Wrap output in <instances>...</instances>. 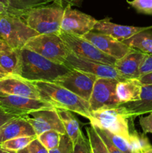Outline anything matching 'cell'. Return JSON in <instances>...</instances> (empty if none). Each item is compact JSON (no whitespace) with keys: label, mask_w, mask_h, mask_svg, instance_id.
Masks as SVG:
<instances>
[{"label":"cell","mask_w":152,"mask_h":153,"mask_svg":"<svg viewBox=\"0 0 152 153\" xmlns=\"http://www.w3.org/2000/svg\"><path fill=\"white\" fill-rule=\"evenodd\" d=\"M18 52L19 64L16 75L30 82H55L70 70L64 64L53 62L25 47Z\"/></svg>","instance_id":"cell-1"},{"label":"cell","mask_w":152,"mask_h":153,"mask_svg":"<svg viewBox=\"0 0 152 153\" xmlns=\"http://www.w3.org/2000/svg\"><path fill=\"white\" fill-rule=\"evenodd\" d=\"M40 99L49 102L56 108L66 109L86 119L91 118L89 102L55 82H35Z\"/></svg>","instance_id":"cell-2"},{"label":"cell","mask_w":152,"mask_h":153,"mask_svg":"<svg viewBox=\"0 0 152 153\" xmlns=\"http://www.w3.org/2000/svg\"><path fill=\"white\" fill-rule=\"evenodd\" d=\"M63 13V7L53 3L31 9L21 17L39 34H59Z\"/></svg>","instance_id":"cell-3"},{"label":"cell","mask_w":152,"mask_h":153,"mask_svg":"<svg viewBox=\"0 0 152 153\" xmlns=\"http://www.w3.org/2000/svg\"><path fill=\"white\" fill-rule=\"evenodd\" d=\"M37 34L20 16L11 13L0 15V39L11 49H22L29 39Z\"/></svg>","instance_id":"cell-4"},{"label":"cell","mask_w":152,"mask_h":153,"mask_svg":"<svg viewBox=\"0 0 152 153\" xmlns=\"http://www.w3.org/2000/svg\"><path fill=\"white\" fill-rule=\"evenodd\" d=\"M90 125L107 130L128 140L130 134L129 118L122 106L105 108L91 112Z\"/></svg>","instance_id":"cell-5"},{"label":"cell","mask_w":152,"mask_h":153,"mask_svg":"<svg viewBox=\"0 0 152 153\" xmlns=\"http://www.w3.org/2000/svg\"><path fill=\"white\" fill-rule=\"evenodd\" d=\"M24 47L61 64H63L69 52L58 34H37L29 39Z\"/></svg>","instance_id":"cell-6"},{"label":"cell","mask_w":152,"mask_h":153,"mask_svg":"<svg viewBox=\"0 0 152 153\" xmlns=\"http://www.w3.org/2000/svg\"><path fill=\"white\" fill-rule=\"evenodd\" d=\"M58 34L63 40L69 52L76 56L114 67L116 59L100 51L83 37L72 35L61 31Z\"/></svg>","instance_id":"cell-7"},{"label":"cell","mask_w":152,"mask_h":153,"mask_svg":"<svg viewBox=\"0 0 152 153\" xmlns=\"http://www.w3.org/2000/svg\"><path fill=\"white\" fill-rule=\"evenodd\" d=\"M119 80L109 78H98L94 84L89 100L90 111L105 108L116 107L121 104L116 95Z\"/></svg>","instance_id":"cell-8"},{"label":"cell","mask_w":152,"mask_h":153,"mask_svg":"<svg viewBox=\"0 0 152 153\" xmlns=\"http://www.w3.org/2000/svg\"><path fill=\"white\" fill-rule=\"evenodd\" d=\"M0 108L9 114L23 117L34 111L54 107L49 102L43 100L0 93Z\"/></svg>","instance_id":"cell-9"},{"label":"cell","mask_w":152,"mask_h":153,"mask_svg":"<svg viewBox=\"0 0 152 153\" xmlns=\"http://www.w3.org/2000/svg\"><path fill=\"white\" fill-rule=\"evenodd\" d=\"M98 78L89 73L70 69L55 82L89 102L94 84Z\"/></svg>","instance_id":"cell-10"},{"label":"cell","mask_w":152,"mask_h":153,"mask_svg":"<svg viewBox=\"0 0 152 153\" xmlns=\"http://www.w3.org/2000/svg\"><path fill=\"white\" fill-rule=\"evenodd\" d=\"M97 20L90 15L72 9V7L64 8L61 31L72 35L83 37L92 31Z\"/></svg>","instance_id":"cell-11"},{"label":"cell","mask_w":152,"mask_h":153,"mask_svg":"<svg viewBox=\"0 0 152 153\" xmlns=\"http://www.w3.org/2000/svg\"><path fill=\"white\" fill-rule=\"evenodd\" d=\"M63 64L69 69L89 73L98 78H109L119 81L124 80L113 66L83 59L71 52H69Z\"/></svg>","instance_id":"cell-12"},{"label":"cell","mask_w":152,"mask_h":153,"mask_svg":"<svg viewBox=\"0 0 152 153\" xmlns=\"http://www.w3.org/2000/svg\"><path fill=\"white\" fill-rule=\"evenodd\" d=\"M23 117L33 127L37 136L49 130H55L61 134H66V130L55 108L34 111Z\"/></svg>","instance_id":"cell-13"},{"label":"cell","mask_w":152,"mask_h":153,"mask_svg":"<svg viewBox=\"0 0 152 153\" xmlns=\"http://www.w3.org/2000/svg\"><path fill=\"white\" fill-rule=\"evenodd\" d=\"M83 37L100 51L116 60L122 58L132 50V48L127 46L123 42L101 33L91 31Z\"/></svg>","instance_id":"cell-14"},{"label":"cell","mask_w":152,"mask_h":153,"mask_svg":"<svg viewBox=\"0 0 152 153\" xmlns=\"http://www.w3.org/2000/svg\"><path fill=\"white\" fill-rule=\"evenodd\" d=\"M0 93L41 100L34 82L18 75H8L0 79Z\"/></svg>","instance_id":"cell-15"},{"label":"cell","mask_w":152,"mask_h":153,"mask_svg":"<svg viewBox=\"0 0 152 153\" xmlns=\"http://www.w3.org/2000/svg\"><path fill=\"white\" fill-rule=\"evenodd\" d=\"M147 28L119 25L112 22L110 17H106L101 20H97L92 31L107 34L122 42Z\"/></svg>","instance_id":"cell-16"},{"label":"cell","mask_w":152,"mask_h":153,"mask_svg":"<svg viewBox=\"0 0 152 153\" xmlns=\"http://www.w3.org/2000/svg\"><path fill=\"white\" fill-rule=\"evenodd\" d=\"M147 54L132 49L131 52L116 60L114 67L123 79H139L140 77L139 68Z\"/></svg>","instance_id":"cell-17"},{"label":"cell","mask_w":152,"mask_h":153,"mask_svg":"<svg viewBox=\"0 0 152 153\" xmlns=\"http://www.w3.org/2000/svg\"><path fill=\"white\" fill-rule=\"evenodd\" d=\"M23 136H37L25 117H15L0 128V145L10 139Z\"/></svg>","instance_id":"cell-18"},{"label":"cell","mask_w":152,"mask_h":153,"mask_svg":"<svg viewBox=\"0 0 152 153\" xmlns=\"http://www.w3.org/2000/svg\"><path fill=\"white\" fill-rule=\"evenodd\" d=\"M129 120L152 111V85H142L139 100L119 105Z\"/></svg>","instance_id":"cell-19"},{"label":"cell","mask_w":152,"mask_h":153,"mask_svg":"<svg viewBox=\"0 0 152 153\" xmlns=\"http://www.w3.org/2000/svg\"><path fill=\"white\" fill-rule=\"evenodd\" d=\"M142 86L138 79L119 81L116 85V95L121 104L139 100Z\"/></svg>","instance_id":"cell-20"},{"label":"cell","mask_w":152,"mask_h":153,"mask_svg":"<svg viewBox=\"0 0 152 153\" xmlns=\"http://www.w3.org/2000/svg\"><path fill=\"white\" fill-rule=\"evenodd\" d=\"M122 42L129 47L143 53L152 54V25Z\"/></svg>","instance_id":"cell-21"},{"label":"cell","mask_w":152,"mask_h":153,"mask_svg":"<svg viewBox=\"0 0 152 153\" xmlns=\"http://www.w3.org/2000/svg\"><path fill=\"white\" fill-rule=\"evenodd\" d=\"M56 110L62 121L66 130V134L69 137L74 145L81 131L78 121L70 111L63 108H56Z\"/></svg>","instance_id":"cell-22"},{"label":"cell","mask_w":152,"mask_h":153,"mask_svg":"<svg viewBox=\"0 0 152 153\" xmlns=\"http://www.w3.org/2000/svg\"><path fill=\"white\" fill-rule=\"evenodd\" d=\"M8 7L20 14L40 6L48 5L54 2V0H7Z\"/></svg>","instance_id":"cell-23"},{"label":"cell","mask_w":152,"mask_h":153,"mask_svg":"<svg viewBox=\"0 0 152 153\" xmlns=\"http://www.w3.org/2000/svg\"><path fill=\"white\" fill-rule=\"evenodd\" d=\"M19 50V49H18ZM18 50L0 52V67L4 69L9 75H16L19 64Z\"/></svg>","instance_id":"cell-24"},{"label":"cell","mask_w":152,"mask_h":153,"mask_svg":"<svg viewBox=\"0 0 152 153\" xmlns=\"http://www.w3.org/2000/svg\"><path fill=\"white\" fill-rule=\"evenodd\" d=\"M86 131L92 153H110L93 126L90 125V126L86 127Z\"/></svg>","instance_id":"cell-25"},{"label":"cell","mask_w":152,"mask_h":153,"mask_svg":"<svg viewBox=\"0 0 152 153\" xmlns=\"http://www.w3.org/2000/svg\"><path fill=\"white\" fill-rule=\"evenodd\" d=\"M128 142L130 143L133 152L139 153L142 150L147 148L150 145H151L149 142L148 137L145 136V134H140L135 130L132 132L130 131Z\"/></svg>","instance_id":"cell-26"},{"label":"cell","mask_w":152,"mask_h":153,"mask_svg":"<svg viewBox=\"0 0 152 153\" xmlns=\"http://www.w3.org/2000/svg\"><path fill=\"white\" fill-rule=\"evenodd\" d=\"M62 134L55 130H49L37 136V139L49 150L57 147L61 141Z\"/></svg>","instance_id":"cell-27"},{"label":"cell","mask_w":152,"mask_h":153,"mask_svg":"<svg viewBox=\"0 0 152 153\" xmlns=\"http://www.w3.org/2000/svg\"><path fill=\"white\" fill-rule=\"evenodd\" d=\"M37 136H23L18 137L16 138L10 139L1 143V146L3 148L13 151H18L21 149L26 147L34 139L37 138Z\"/></svg>","instance_id":"cell-28"},{"label":"cell","mask_w":152,"mask_h":153,"mask_svg":"<svg viewBox=\"0 0 152 153\" xmlns=\"http://www.w3.org/2000/svg\"><path fill=\"white\" fill-rule=\"evenodd\" d=\"M106 136L109 138V140L124 153H133V150L131 149L128 140L125 137H122L118 134H115L107 130L101 129Z\"/></svg>","instance_id":"cell-29"},{"label":"cell","mask_w":152,"mask_h":153,"mask_svg":"<svg viewBox=\"0 0 152 153\" xmlns=\"http://www.w3.org/2000/svg\"><path fill=\"white\" fill-rule=\"evenodd\" d=\"M127 1L138 13L152 15V0H133Z\"/></svg>","instance_id":"cell-30"},{"label":"cell","mask_w":152,"mask_h":153,"mask_svg":"<svg viewBox=\"0 0 152 153\" xmlns=\"http://www.w3.org/2000/svg\"><path fill=\"white\" fill-rule=\"evenodd\" d=\"M73 150V143L66 134L61 135V141L58 146L49 150V153H72Z\"/></svg>","instance_id":"cell-31"},{"label":"cell","mask_w":152,"mask_h":153,"mask_svg":"<svg viewBox=\"0 0 152 153\" xmlns=\"http://www.w3.org/2000/svg\"><path fill=\"white\" fill-rule=\"evenodd\" d=\"M72 153H92L89 140L83 135L82 131H80L75 143L73 145Z\"/></svg>","instance_id":"cell-32"},{"label":"cell","mask_w":152,"mask_h":153,"mask_svg":"<svg viewBox=\"0 0 152 153\" xmlns=\"http://www.w3.org/2000/svg\"><path fill=\"white\" fill-rule=\"evenodd\" d=\"M94 128H95V129L96 130L97 133H98V135L100 136V137L102 139L103 142H104V144H105L106 146H107L109 152L110 153H124L123 152H122L120 149H118V148L116 147V146H115V145L113 144L110 140H109L108 137L104 134V133L103 132V131L101 129V128H95V127H94Z\"/></svg>","instance_id":"cell-33"},{"label":"cell","mask_w":152,"mask_h":153,"mask_svg":"<svg viewBox=\"0 0 152 153\" xmlns=\"http://www.w3.org/2000/svg\"><path fill=\"white\" fill-rule=\"evenodd\" d=\"M139 124L144 134H152V111L148 116L139 118Z\"/></svg>","instance_id":"cell-34"},{"label":"cell","mask_w":152,"mask_h":153,"mask_svg":"<svg viewBox=\"0 0 152 153\" xmlns=\"http://www.w3.org/2000/svg\"><path fill=\"white\" fill-rule=\"evenodd\" d=\"M152 72V54H147L139 68L140 76Z\"/></svg>","instance_id":"cell-35"},{"label":"cell","mask_w":152,"mask_h":153,"mask_svg":"<svg viewBox=\"0 0 152 153\" xmlns=\"http://www.w3.org/2000/svg\"><path fill=\"white\" fill-rule=\"evenodd\" d=\"M28 148L31 153H49V149L42 144L37 137L28 144Z\"/></svg>","instance_id":"cell-36"},{"label":"cell","mask_w":152,"mask_h":153,"mask_svg":"<svg viewBox=\"0 0 152 153\" xmlns=\"http://www.w3.org/2000/svg\"><path fill=\"white\" fill-rule=\"evenodd\" d=\"M81 1L82 0H54L53 3L65 8L66 7H72L74 5L79 6Z\"/></svg>","instance_id":"cell-37"},{"label":"cell","mask_w":152,"mask_h":153,"mask_svg":"<svg viewBox=\"0 0 152 153\" xmlns=\"http://www.w3.org/2000/svg\"><path fill=\"white\" fill-rule=\"evenodd\" d=\"M15 117L16 116H13V115L9 114L6 113L5 111H4L0 108V128H1L5 123H7V121L10 120L12 118Z\"/></svg>","instance_id":"cell-38"},{"label":"cell","mask_w":152,"mask_h":153,"mask_svg":"<svg viewBox=\"0 0 152 153\" xmlns=\"http://www.w3.org/2000/svg\"><path fill=\"white\" fill-rule=\"evenodd\" d=\"M7 13H11V14H15L18 15V16H22V14H20L18 12L14 11V10H11V9L9 8L7 6H6L5 4H3L2 2L0 1V15L2 14H7Z\"/></svg>","instance_id":"cell-39"},{"label":"cell","mask_w":152,"mask_h":153,"mask_svg":"<svg viewBox=\"0 0 152 153\" xmlns=\"http://www.w3.org/2000/svg\"><path fill=\"white\" fill-rule=\"evenodd\" d=\"M138 79L142 85H152V72L141 76Z\"/></svg>","instance_id":"cell-40"},{"label":"cell","mask_w":152,"mask_h":153,"mask_svg":"<svg viewBox=\"0 0 152 153\" xmlns=\"http://www.w3.org/2000/svg\"><path fill=\"white\" fill-rule=\"evenodd\" d=\"M10 50H12V49H10V48L9 47V46H7V45L3 41V40H1V39H0V52H1V51H10Z\"/></svg>","instance_id":"cell-41"},{"label":"cell","mask_w":152,"mask_h":153,"mask_svg":"<svg viewBox=\"0 0 152 153\" xmlns=\"http://www.w3.org/2000/svg\"><path fill=\"white\" fill-rule=\"evenodd\" d=\"M0 153H16V151L10 150V149H7L3 148L2 146L0 145Z\"/></svg>","instance_id":"cell-42"},{"label":"cell","mask_w":152,"mask_h":153,"mask_svg":"<svg viewBox=\"0 0 152 153\" xmlns=\"http://www.w3.org/2000/svg\"><path fill=\"white\" fill-rule=\"evenodd\" d=\"M8 73H7L4 69L1 68V67H0V79H1V78L3 77H5V76H8Z\"/></svg>","instance_id":"cell-43"},{"label":"cell","mask_w":152,"mask_h":153,"mask_svg":"<svg viewBox=\"0 0 152 153\" xmlns=\"http://www.w3.org/2000/svg\"><path fill=\"white\" fill-rule=\"evenodd\" d=\"M139 153H152V145H150L149 146H148L147 148L142 150Z\"/></svg>","instance_id":"cell-44"},{"label":"cell","mask_w":152,"mask_h":153,"mask_svg":"<svg viewBox=\"0 0 152 153\" xmlns=\"http://www.w3.org/2000/svg\"><path fill=\"white\" fill-rule=\"evenodd\" d=\"M16 153H31V152L29 150L28 146H26V147L23 148V149H21L19 150L16 151Z\"/></svg>","instance_id":"cell-45"},{"label":"cell","mask_w":152,"mask_h":153,"mask_svg":"<svg viewBox=\"0 0 152 153\" xmlns=\"http://www.w3.org/2000/svg\"><path fill=\"white\" fill-rule=\"evenodd\" d=\"M0 1H1V2H2L3 4H4L6 6H7V7H8V2H7V0H0Z\"/></svg>","instance_id":"cell-46"},{"label":"cell","mask_w":152,"mask_h":153,"mask_svg":"<svg viewBox=\"0 0 152 153\" xmlns=\"http://www.w3.org/2000/svg\"><path fill=\"white\" fill-rule=\"evenodd\" d=\"M133 153H137V152H133Z\"/></svg>","instance_id":"cell-47"}]
</instances>
